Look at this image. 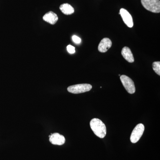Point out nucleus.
I'll return each mask as SVG.
<instances>
[{
    "instance_id": "9b49d317",
    "label": "nucleus",
    "mask_w": 160,
    "mask_h": 160,
    "mask_svg": "<svg viewBox=\"0 0 160 160\" xmlns=\"http://www.w3.org/2000/svg\"><path fill=\"white\" fill-rule=\"evenodd\" d=\"M60 9L64 14L66 15L72 14L74 12V8L68 3L62 4L60 6Z\"/></svg>"
},
{
    "instance_id": "0eeeda50",
    "label": "nucleus",
    "mask_w": 160,
    "mask_h": 160,
    "mask_svg": "<svg viewBox=\"0 0 160 160\" xmlns=\"http://www.w3.org/2000/svg\"><path fill=\"white\" fill-rule=\"evenodd\" d=\"M49 137V141L53 145L62 146L66 142L65 137L58 133H53Z\"/></svg>"
},
{
    "instance_id": "ddd939ff",
    "label": "nucleus",
    "mask_w": 160,
    "mask_h": 160,
    "mask_svg": "<svg viewBox=\"0 0 160 160\" xmlns=\"http://www.w3.org/2000/svg\"><path fill=\"white\" fill-rule=\"evenodd\" d=\"M67 51L69 53L71 54H73L75 52V47H73V46H72L71 45H68L67 46Z\"/></svg>"
},
{
    "instance_id": "20e7f679",
    "label": "nucleus",
    "mask_w": 160,
    "mask_h": 160,
    "mask_svg": "<svg viewBox=\"0 0 160 160\" xmlns=\"http://www.w3.org/2000/svg\"><path fill=\"white\" fill-rule=\"evenodd\" d=\"M120 79L126 91L130 94H133L136 91L134 82L127 76L123 75L120 77Z\"/></svg>"
},
{
    "instance_id": "f8f14e48",
    "label": "nucleus",
    "mask_w": 160,
    "mask_h": 160,
    "mask_svg": "<svg viewBox=\"0 0 160 160\" xmlns=\"http://www.w3.org/2000/svg\"><path fill=\"white\" fill-rule=\"evenodd\" d=\"M152 69L157 74L160 75V62H155L152 63Z\"/></svg>"
},
{
    "instance_id": "6e6552de",
    "label": "nucleus",
    "mask_w": 160,
    "mask_h": 160,
    "mask_svg": "<svg viewBox=\"0 0 160 160\" xmlns=\"http://www.w3.org/2000/svg\"><path fill=\"white\" fill-rule=\"evenodd\" d=\"M112 45L111 40L108 38H104L99 44L98 49L101 52H106L110 49Z\"/></svg>"
},
{
    "instance_id": "7ed1b4c3",
    "label": "nucleus",
    "mask_w": 160,
    "mask_h": 160,
    "mask_svg": "<svg viewBox=\"0 0 160 160\" xmlns=\"http://www.w3.org/2000/svg\"><path fill=\"white\" fill-rule=\"evenodd\" d=\"M92 88V86L90 84H81L69 86L67 90L70 93L78 94L89 91Z\"/></svg>"
},
{
    "instance_id": "f03ea898",
    "label": "nucleus",
    "mask_w": 160,
    "mask_h": 160,
    "mask_svg": "<svg viewBox=\"0 0 160 160\" xmlns=\"http://www.w3.org/2000/svg\"><path fill=\"white\" fill-rule=\"evenodd\" d=\"M143 7L148 11L154 13L160 12V0H141Z\"/></svg>"
},
{
    "instance_id": "39448f33",
    "label": "nucleus",
    "mask_w": 160,
    "mask_h": 160,
    "mask_svg": "<svg viewBox=\"0 0 160 160\" xmlns=\"http://www.w3.org/2000/svg\"><path fill=\"white\" fill-rule=\"evenodd\" d=\"M145 130V126L142 124H139L135 127L132 132L130 136V141L132 143H136L138 142L142 137Z\"/></svg>"
},
{
    "instance_id": "f257e3e1",
    "label": "nucleus",
    "mask_w": 160,
    "mask_h": 160,
    "mask_svg": "<svg viewBox=\"0 0 160 160\" xmlns=\"http://www.w3.org/2000/svg\"><path fill=\"white\" fill-rule=\"evenodd\" d=\"M91 129L95 134L101 138L105 137L106 134V128L104 123L98 118H93L90 122Z\"/></svg>"
},
{
    "instance_id": "423d86ee",
    "label": "nucleus",
    "mask_w": 160,
    "mask_h": 160,
    "mask_svg": "<svg viewBox=\"0 0 160 160\" xmlns=\"http://www.w3.org/2000/svg\"><path fill=\"white\" fill-rule=\"evenodd\" d=\"M119 14L122 16V18L126 26L129 28L132 27L133 26V20L129 12L126 9L122 8L120 9Z\"/></svg>"
},
{
    "instance_id": "9d476101",
    "label": "nucleus",
    "mask_w": 160,
    "mask_h": 160,
    "mask_svg": "<svg viewBox=\"0 0 160 160\" xmlns=\"http://www.w3.org/2000/svg\"><path fill=\"white\" fill-rule=\"evenodd\" d=\"M122 54L123 58L129 62L132 63L134 62L133 54L129 47H124L122 49Z\"/></svg>"
},
{
    "instance_id": "1a4fd4ad",
    "label": "nucleus",
    "mask_w": 160,
    "mask_h": 160,
    "mask_svg": "<svg viewBox=\"0 0 160 160\" xmlns=\"http://www.w3.org/2000/svg\"><path fill=\"white\" fill-rule=\"evenodd\" d=\"M43 19L45 22H47L51 25H54L58 22V18L57 15L55 13L53 12L50 11L46 13L43 16Z\"/></svg>"
},
{
    "instance_id": "4468645a",
    "label": "nucleus",
    "mask_w": 160,
    "mask_h": 160,
    "mask_svg": "<svg viewBox=\"0 0 160 160\" xmlns=\"http://www.w3.org/2000/svg\"><path fill=\"white\" fill-rule=\"evenodd\" d=\"M72 40L76 44H80L81 42V38L76 35H73L72 37Z\"/></svg>"
}]
</instances>
